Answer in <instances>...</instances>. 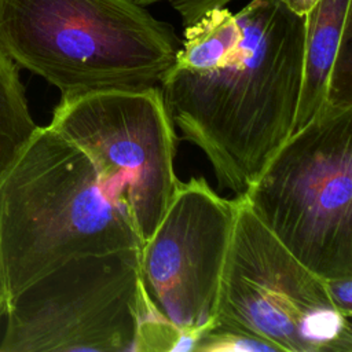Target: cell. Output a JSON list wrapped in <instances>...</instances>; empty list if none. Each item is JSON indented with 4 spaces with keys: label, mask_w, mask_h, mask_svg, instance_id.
Wrapping results in <instances>:
<instances>
[{
    "label": "cell",
    "mask_w": 352,
    "mask_h": 352,
    "mask_svg": "<svg viewBox=\"0 0 352 352\" xmlns=\"http://www.w3.org/2000/svg\"><path fill=\"white\" fill-rule=\"evenodd\" d=\"M235 16L242 36L232 50L173 63L160 89L182 138L204 151L219 187L239 197L293 133L305 16L279 0H250Z\"/></svg>",
    "instance_id": "6da1fadb"
},
{
    "label": "cell",
    "mask_w": 352,
    "mask_h": 352,
    "mask_svg": "<svg viewBox=\"0 0 352 352\" xmlns=\"http://www.w3.org/2000/svg\"><path fill=\"white\" fill-rule=\"evenodd\" d=\"M125 208L91 158L51 125L37 126L0 175V298L84 254L140 248Z\"/></svg>",
    "instance_id": "7a4b0ae2"
},
{
    "label": "cell",
    "mask_w": 352,
    "mask_h": 352,
    "mask_svg": "<svg viewBox=\"0 0 352 352\" xmlns=\"http://www.w3.org/2000/svg\"><path fill=\"white\" fill-rule=\"evenodd\" d=\"M182 38L135 0H0V47L62 96L160 88Z\"/></svg>",
    "instance_id": "3957f363"
},
{
    "label": "cell",
    "mask_w": 352,
    "mask_h": 352,
    "mask_svg": "<svg viewBox=\"0 0 352 352\" xmlns=\"http://www.w3.org/2000/svg\"><path fill=\"white\" fill-rule=\"evenodd\" d=\"M242 197L308 270L323 279L352 275V106H324Z\"/></svg>",
    "instance_id": "277c9868"
},
{
    "label": "cell",
    "mask_w": 352,
    "mask_h": 352,
    "mask_svg": "<svg viewBox=\"0 0 352 352\" xmlns=\"http://www.w3.org/2000/svg\"><path fill=\"white\" fill-rule=\"evenodd\" d=\"M214 323L264 340L279 352H352L351 319L324 279L300 263L236 197Z\"/></svg>",
    "instance_id": "5b68a950"
},
{
    "label": "cell",
    "mask_w": 352,
    "mask_h": 352,
    "mask_svg": "<svg viewBox=\"0 0 352 352\" xmlns=\"http://www.w3.org/2000/svg\"><path fill=\"white\" fill-rule=\"evenodd\" d=\"M139 248L74 257L8 305L0 352H136Z\"/></svg>",
    "instance_id": "8992f818"
},
{
    "label": "cell",
    "mask_w": 352,
    "mask_h": 352,
    "mask_svg": "<svg viewBox=\"0 0 352 352\" xmlns=\"http://www.w3.org/2000/svg\"><path fill=\"white\" fill-rule=\"evenodd\" d=\"M50 125L91 158L104 191L126 209L143 243L179 182L177 136L161 89L62 96Z\"/></svg>",
    "instance_id": "52a82bcc"
},
{
    "label": "cell",
    "mask_w": 352,
    "mask_h": 352,
    "mask_svg": "<svg viewBox=\"0 0 352 352\" xmlns=\"http://www.w3.org/2000/svg\"><path fill=\"white\" fill-rule=\"evenodd\" d=\"M235 213L236 197H220L204 177L179 180L161 220L139 248L148 300L197 341L214 323Z\"/></svg>",
    "instance_id": "ba28073f"
},
{
    "label": "cell",
    "mask_w": 352,
    "mask_h": 352,
    "mask_svg": "<svg viewBox=\"0 0 352 352\" xmlns=\"http://www.w3.org/2000/svg\"><path fill=\"white\" fill-rule=\"evenodd\" d=\"M304 16L302 80L293 132L322 111L331 70L341 52L352 45L351 0H319Z\"/></svg>",
    "instance_id": "9c48e42d"
},
{
    "label": "cell",
    "mask_w": 352,
    "mask_h": 352,
    "mask_svg": "<svg viewBox=\"0 0 352 352\" xmlns=\"http://www.w3.org/2000/svg\"><path fill=\"white\" fill-rule=\"evenodd\" d=\"M37 126L18 67L0 47V175L8 168Z\"/></svg>",
    "instance_id": "30bf717a"
},
{
    "label": "cell",
    "mask_w": 352,
    "mask_h": 352,
    "mask_svg": "<svg viewBox=\"0 0 352 352\" xmlns=\"http://www.w3.org/2000/svg\"><path fill=\"white\" fill-rule=\"evenodd\" d=\"M194 351L199 352H267L278 351L272 344L257 337L213 323L198 338Z\"/></svg>",
    "instance_id": "8fae6325"
},
{
    "label": "cell",
    "mask_w": 352,
    "mask_h": 352,
    "mask_svg": "<svg viewBox=\"0 0 352 352\" xmlns=\"http://www.w3.org/2000/svg\"><path fill=\"white\" fill-rule=\"evenodd\" d=\"M135 1L144 7L151 6L154 3L166 1L182 16L183 26H187L195 22L205 12L213 8L226 7L232 0H135Z\"/></svg>",
    "instance_id": "7c38bea8"
},
{
    "label": "cell",
    "mask_w": 352,
    "mask_h": 352,
    "mask_svg": "<svg viewBox=\"0 0 352 352\" xmlns=\"http://www.w3.org/2000/svg\"><path fill=\"white\" fill-rule=\"evenodd\" d=\"M327 294L340 314L352 318V275L324 279Z\"/></svg>",
    "instance_id": "4fadbf2b"
},
{
    "label": "cell",
    "mask_w": 352,
    "mask_h": 352,
    "mask_svg": "<svg viewBox=\"0 0 352 352\" xmlns=\"http://www.w3.org/2000/svg\"><path fill=\"white\" fill-rule=\"evenodd\" d=\"M279 1L283 3L293 12L304 16L308 11H311L315 7V4L319 0H279Z\"/></svg>",
    "instance_id": "5bb4252c"
},
{
    "label": "cell",
    "mask_w": 352,
    "mask_h": 352,
    "mask_svg": "<svg viewBox=\"0 0 352 352\" xmlns=\"http://www.w3.org/2000/svg\"><path fill=\"white\" fill-rule=\"evenodd\" d=\"M6 316V309H4V305L1 302V298H0V320Z\"/></svg>",
    "instance_id": "9a60e30c"
}]
</instances>
